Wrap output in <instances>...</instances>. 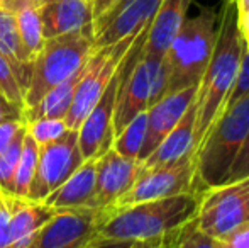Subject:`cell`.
Wrapping results in <instances>:
<instances>
[{
    "label": "cell",
    "instance_id": "obj_1",
    "mask_svg": "<svg viewBox=\"0 0 249 248\" xmlns=\"http://www.w3.org/2000/svg\"><path fill=\"white\" fill-rule=\"evenodd\" d=\"M244 50L246 43L237 26L236 5L227 0L217 26L212 57L195 94V153L219 117L224 100L229 95L239 72Z\"/></svg>",
    "mask_w": 249,
    "mask_h": 248
},
{
    "label": "cell",
    "instance_id": "obj_2",
    "mask_svg": "<svg viewBox=\"0 0 249 248\" xmlns=\"http://www.w3.org/2000/svg\"><path fill=\"white\" fill-rule=\"evenodd\" d=\"M198 194L107 208L97 238L173 243L195 219Z\"/></svg>",
    "mask_w": 249,
    "mask_h": 248
},
{
    "label": "cell",
    "instance_id": "obj_3",
    "mask_svg": "<svg viewBox=\"0 0 249 248\" xmlns=\"http://www.w3.org/2000/svg\"><path fill=\"white\" fill-rule=\"evenodd\" d=\"M149 26L139 34L121 65V85L114 111V136L138 114L148 111L166 94V63L163 58L141 55Z\"/></svg>",
    "mask_w": 249,
    "mask_h": 248
},
{
    "label": "cell",
    "instance_id": "obj_4",
    "mask_svg": "<svg viewBox=\"0 0 249 248\" xmlns=\"http://www.w3.org/2000/svg\"><path fill=\"white\" fill-rule=\"evenodd\" d=\"M217 38V16L212 9H202L195 17H187L171 41L166 63V94L197 87L210 61Z\"/></svg>",
    "mask_w": 249,
    "mask_h": 248
},
{
    "label": "cell",
    "instance_id": "obj_5",
    "mask_svg": "<svg viewBox=\"0 0 249 248\" xmlns=\"http://www.w3.org/2000/svg\"><path fill=\"white\" fill-rule=\"evenodd\" d=\"M93 50V24L44 41L33 63L29 85L24 94V111L36 106L53 87L78 73Z\"/></svg>",
    "mask_w": 249,
    "mask_h": 248
},
{
    "label": "cell",
    "instance_id": "obj_6",
    "mask_svg": "<svg viewBox=\"0 0 249 248\" xmlns=\"http://www.w3.org/2000/svg\"><path fill=\"white\" fill-rule=\"evenodd\" d=\"M249 139V95L231 107L209 129L195 153L200 187L219 186L227 179Z\"/></svg>",
    "mask_w": 249,
    "mask_h": 248
},
{
    "label": "cell",
    "instance_id": "obj_7",
    "mask_svg": "<svg viewBox=\"0 0 249 248\" xmlns=\"http://www.w3.org/2000/svg\"><path fill=\"white\" fill-rule=\"evenodd\" d=\"M142 31L131 34V36L124 38V39L117 41L114 44L95 48L92 51V55H90L89 60L82 68V73H80L78 83H76L75 89V95H73V102L70 106L68 114L65 116V123L68 126V129L78 131L83 119L89 116L93 106L99 102L102 94L105 92L110 80L114 78L117 70L121 68L124 58L127 57V53L134 46L136 39H138Z\"/></svg>",
    "mask_w": 249,
    "mask_h": 248
},
{
    "label": "cell",
    "instance_id": "obj_8",
    "mask_svg": "<svg viewBox=\"0 0 249 248\" xmlns=\"http://www.w3.org/2000/svg\"><path fill=\"white\" fill-rule=\"evenodd\" d=\"M195 226L213 240H222L249 223V175L198 192Z\"/></svg>",
    "mask_w": 249,
    "mask_h": 248
},
{
    "label": "cell",
    "instance_id": "obj_9",
    "mask_svg": "<svg viewBox=\"0 0 249 248\" xmlns=\"http://www.w3.org/2000/svg\"><path fill=\"white\" fill-rule=\"evenodd\" d=\"M198 192H202V187L197 177V162L194 153L171 165L142 169L141 175L132 184V187L122 197H119L112 208H124L139 202Z\"/></svg>",
    "mask_w": 249,
    "mask_h": 248
},
{
    "label": "cell",
    "instance_id": "obj_10",
    "mask_svg": "<svg viewBox=\"0 0 249 248\" xmlns=\"http://www.w3.org/2000/svg\"><path fill=\"white\" fill-rule=\"evenodd\" d=\"M85 162L78 146V133L68 129L59 139L39 146L37 169L31 186L29 199L44 201L51 192L70 179Z\"/></svg>",
    "mask_w": 249,
    "mask_h": 248
},
{
    "label": "cell",
    "instance_id": "obj_11",
    "mask_svg": "<svg viewBox=\"0 0 249 248\" xmlns=\"http://www.w3.org/2000/svg\"><path fill=\"white\" fill-rule=\"evenodd\" d=\"M105 209H61L43 225L27 248H82L97 238Z\"/></svg>",
    "mask_w": 249,
    "mask_h": 248
},
{
    "label": "cell",
    "instance_id": "obj_12",
    "mask_svg": "<svg viewBox=\"0 0 249 248\" xmlns=\"http://www.w3.org/2000/svg\"><path fill=\"white\" fill-rule=\"evenodd\" d=\"M161 0H117L93 20L95 48L108 46L149 26Z\"/></svg>",
    "mask_w": 249,
    "mask_h": 248
},
{
    "label": "cell",
    "instance_id": "obj_13",
    "mask_svg": "<svg viewBox=\"0 0 249 248\" xmlns=\"http://www.w3.org/2000/svg\"><path fill=\"white\" fill-rule=\"evenodd\" d=\"M121 85V68L110 80L99 102L93 106L89 116L78 128V146L83 158H99L114 141V111L117 102V92Z\"/></svg>",
    "mask_w": 249,
    "mask_h": 248
},
{
    "label": "cell",
    "instance_id": "obj_14",
    "mask_svg": "<svg viewBox=\"0 0 249 248\" xmlns=\"http://www.w3.org/2000/svg\"><path fill=\"white\" fill-rule=\"evenodd\" d=\"M142 172V163L119 155L114 148H108L97 162V182L93 192L92 208L107 209L125 194Z\"/></svg>",
    "mask_w": 249,
    "mask_h": 248
},
{
    "label": "cell",
    "instance_id": "obj_15",
    "mask_svg": "<svg viewBox=\"0 0 249 248\" xmlns=\"http://www.w3.org/2000/svg\"><path fill=\"white\" fill-rule=\"evenodd\" d=\"M197 87H188L177 92L164 94L160 100L153 104L146 113H148V131H146V139L142 145L139 162L148 158L151 153L154 152L161 139L177 126L178 121L181 119L190 104L194 102Z\"/></svg>",
    "mask_w": 249,
    "mask_h": 248
},
{
    "label": "cell",
    "instance_id": "obj_16",
    "mask_svg": "<svg viewBox=\"0 0 249 248\" xmlns=\"http://www.w3.org/2000/svg\"><path fill=\"white\" fill-rule=\"evenodd\" d=\"M44 39L93 24L92 0H36Z\"/></svg>",
    "mask_w": 249,
    "mask_h": 248
},
{
    "label": "cell",
    "instance_id": "obj_17",
    "mask_svg": "<svg viewBox=\"0 0 249 248\" xmlns=\"http://www.w3.org/2000/svg\"><path fill=\"white\" fill-rule=\"evenodd\" d=\"M190 2L192 0H161L149 24L141 55L153 58H163L166 55L171 41L187 19Z\"/></svg>",
    "mask_w": 249,
    "mask_h": 248
},
{
    "label": "cell",
    "instance_id": "obj_18",
    "mask_svg": "<svg viewBox=\"0 0 249 248\" xmlns=\"http://www.w3.org/2000/svg\"><path fill=\"white\" fill-rule=\"evenodd\" d=\"M195 153V99L181 116L177 126L161 139L148 158L142 160V169H158L171 165Z\"/></svg>",
    "mask_w": 249,
    "mask_h": 248
},
{
    "label": "cell",
    "instance_id": "obj_19",
    "mask_svg": "<svg viewBox=\"0 0 249 248\" xmlns=\"http://www.w3.org/2000/svg\"><path fill=\"white\" fill-rule=\"evenodd\" d=\"M97 162L99 158H89L70 175L66 182L51 192L44 204L50 208L61 211V209H78V208H92L93 192L97 182Z\"/></svg>",
    "mask_w": 249,
    "mask_h": 248
},
{
    "label": "cell",
    "instance_id": "obj_20",
    "mask_svg": "<svg viewBox=\"0 0 249 248\" xmlns=\"http://www.w3.org/2000/svg\"><path fill=\"white\" fill-rule=\"evenodd\" d=\"M56 212L43 201L12 197L10 214V248H27L36 238V233Z\"/></svg>",
    "mask_w": 249,
    "mask_h": 248
},
{
    "label": "cell",
    "instance_id": "obj_21",
    "mask_svg": "<svg viewBox=\"0 0 249 248\" xmlns=\"http://www.w3.org/2000/svg\"><path fill=\"white\" fill-rule=\"evenodd\" d=\"M0 53L9 60L16 72L17 82H19L22 92L29 85L31 73H33V61L29 60L26 50L22 46V41L17 29L16 17L12 12L0 7Z\"/></svg>",
    "mask_w": 249,
    "mask_h": 248
},
{
    "label": "cell",
    "instance_id": "obj_22",
    "mask_svg": "<svg viewBox=\"0 0 249 248\" xmlns=\"http://www.w3.org/2000/svg\"><path fill=\"white\" fill-rule=\"evenodd\" d=\"M80 73H82V70L73 76H70V78H66L59 85L48 90L43 95V99L34 107L24 111L26 123H31V121L36 119H65V116L70 111V106L73 102V95H75Z\"/></svg>",
    "mask_w": 249,
    "mask_h": 248
},
{
    "label": "cell",
    "instance_id": "obj_23",
    "mask_svg": "<svg viewBox=\"0 0 249 248\" xmlns=\"http://www.w3.org/2000/svg\"><path fill=\"white\" fill-rule=\"evenodd\" d=\"M7 10L12 12L14 17H16L22 46L26 50L29 60L34 63L37 53L41 51L44 41H46L43 34V24H41L39 19L36 0H17Z\"/></svg>",
    "mask_w": 249,
    "mask_h": 248
},
{
    "label": "cell",
    "instance_id": "obj_24",
    "mask_svg": "<svg viewBox=\"0 0 249 248\" xmlns=\"http://www.w3.org/2000/svg\"><path fill=\"white\" fill-rule=\"evenodd\" d=\"M37 155H39V146L33 139V136L26 131L19 163H17L16 175H14L12 182V194L17 195V197L29 199L31 186H33V180L37 169Z\"/></svg>",
    "mask_w": 249,
    "mask_h": 248
},
{
    "label": "cell",
    "instance_id": "obj_25",
    "mask_svg": "<svg viewBox=\"0 0 249 248\" xmlns=\"http://www.w3.org/2000/svg\"><path fill=\"white\" fill-rule=\"evenodd\" d=\"M146 131H148V113H141L131 119L117 134L114 136L112 148L119 155L131 160H139L142 145L146 139Z\"/></svg>",
    "mask_w": 249,
    "mask_h": 248
},
{
    "label": "cell",
    "instance_id": "obj_26",
    "mask_svg": "<svg viewBox=\"0 0 249 248\" xmlns=\"http://www.w3.org/2000/svg\"><path fill=\"white\" fill-rule=\"evenodd\" d=\"M68 131L65 119H36L27 123V133L33 136L37 146L48 145L61 138Z\"/></svg>",
    "mask_w": 249,
    "mask_h": 248
},
{
    "label": "cell",
    "instance_id": "obj_27",
    "mask_svg": "<svg viewBox=\"0 0 249 248\" xmlns=\"http://www.w3.org/2000/svg\"><path fill=\"white\" fill-rule=\"evenodd\" d=\"M248 95H249V46H246V50H244L243 60H241V65H239V72H237V76H236V80H234V85H232V89H231L229 95L224 100L219 117L222 116V114H226L231 107H234L237 102H241V100ZM219 117H217V119H219Z\"/></svg>",
    "mask_w": 249,
    "mask_h": 248
},
{
    "label": "cell",
    "instance_id": "obj_28",
    "mask_svg": "<svg viewBox=\"0 0 249 248\" xmlns=\"http://www.w3.org/2000/svg\"><path fill=\"white\" fill-rule=\"evenodd\" d=\"M24 136H26V133L22 136H19L5 152L0 153V187L3 191L10 192V194H12V182H14V175H16L17 163H19Z\"/></svg>",
    "mask_w": 249,
    "mask_h": 248
},
{
    "label": "cell",
    "instance_id": "obj_29",
    "mask_svg": "<svg viewBox=\"0 0 249 248\" xmlns=\"http://www.w3.org/2000/svg\"><path fill=\"white\" fill-rule=\"evenodd\" d=\"M0 94L9 102L19 106L24 111V92L17 82L16 72L5 57L0 53Z\"/></svg>",
    "mask_w": 249,
    "mask_h": 248
},
{
    "label": "cell",
    "instance_id": "obj_30",
    "mask_svg": "<svg viewBox=\"0 0 249 248\" xmlns=\"http://www.w3.org/2000/svg\"><path fill=\"white\" fill-rule=\"evenodd\" d=\"M173 248H219L217 242L202 233L192 221L173 242Z\"/></svg>",
    "mask_w": 249,
    "mask_h": 248
},
{
    "label": "cell",
    "instance_id": "obj_31",
    "mask_svg": "<svg viewBox=\"0 0 249 248\" xmlns=\"http://www.w3.org/2000/svg\"><path fill=\"white\" fill-rule=\"evenodd\" d=\"M14 194L0 187V248H10V214Z\"/></svg>",
    "mask_w": 249,
    "mask_h": 248
},
{
    "label": "cell",
    "instance_id": "obj_32",
    "mask_svg": "<svg viewBox=\"0 0 249 248\" xmlns=\"http://www.w3.org/2000/svg\"><path fill=\"white\" fill-rule=\"evenodd\" d=\"M27 131L26 119H14L5 121L0 124V153H3L19 136Z\"/></svg>",
    "mask_w": 249,
    "mask_h": 248
},
{
    "label": "cell",
    "instance_id": "obj_33",
    "mask_svg": "<svg viewBox=\"0 0 249 248\" xmlns=\"http://www.w3.org/2000/svg\"><path fill=\"white\" fill-rule=\"evenodd\" d=\"M219 248H249V223L234 229L222 240H215Z\"/></svg>",
    "mask_w": 249,
    "mask_h": 248
},
{
    "label": "cell",
    "instance_id": "obj_34",
    "mask_svg": "<svg viewBox=\"0 0 249 248\" xmlns=\"http://www.w3.org/2000/svg\"><path fill=\"white\" fill-rule=\"evenodd\" d=\"M246 175H249V139L246 141V145H244V148L241 150L236 163L232 165L229 175H227V179L224 180V182L237 180V179H241V177H246Z\"/></svg>",
    "mask_w": 249,
    "mask_h": 248
},
{
    "label": "cell",
    "instance_id": "obj_35",
    "mask_svg": "<svg viewBox=\"0 0 249 248\" xmlns=\"http://www.w3.org/2000/svg\"><path fill=\"white\" fill-rule=\"evenodd\" d=\"M14 119H24V111L19 106L9 102L5 97L0 94V124L5 121H14Z\"/></svg>",
    "mask_w": 249,
    "mask_h": 248
},
{
    "label": "cell",
    "instance_id": "obj_36",
    "mask_svg": "<svg viewBox=\"0 0 249 248\" xmlns=\"http://www.w3.org/2000/svg\"><path fill=\"white\" fill-rule=\"evenodd\" d=\"M138 242L127 240H108V238H93L82 248H134Z\"/></svg>",
    "mask_w": 249,
    "mask_h": 248
},
{
    "label": "cell",
    "instance_id": "obj_37",
    "mask_svg": "<svg viewBox=\"0 0 249 248\" xmlns=\"http://www.w3.org/2000/svg\"><path fill=\"white\" fill-rule=\"evenodd\" d=\"M237 26H239V31L243 34L244 43H246V46H249V14L237 20Z\"/></svg>",
    "mask_w": 249,
    "mask_h": 248
},
{
    "label": "cell",
    "instance_id": "obj_38",
    "mask_svg": "<svg viewBox=\"0 0 249 248\" xmlns=\"http://www.w3.org/2000/svg\"><path fill=\"white\" fill-rule=\"evenodd\" d=\"M236 12H237V20L243 19L244 16L249 14V0H237L236 2Z\"/></svg>",
    "mask_w": 249,
    "mask_h": 248
},
{
    "label": "cell",
    "instance_id": "obj_39",
    "mask_svg": "<svg viewBox=\"0 0 249 248\" xmlns=\"http://www.w3.org/2000/svg\"><path fill=\"white\" fill-rule=\"evenodd\" d=\"M14 2H17V0H0V7H3V9H9Z\"/></svg>",
    "mask_w": 249,
    "mask_h": 248
},
{
    "label": "cell",
    "instance_id": "obj_40",
    "mask_svg": "<svg viewBox=\"0 0 249 248\" xmlns=\"http://www.w3.org/2000/svg\"><path fill=\"white\" fill-rule=\"evenodd\" d=\"M154 248H173V243H161V245H156Z\"/></svg>",
    "mask_w": 249,
    "mask_h": 248
},
{
    "label": "cell",
    "instance_id": "obj_41",
    "mask_svg": "<svg viewBox=\"0 0 249 248\" xmlns=\"http://www.w3.org/2000/svg\"><path fill=\"white\" fill-rule=\"evenodd\" d=\"M229 2H232V3H234V5H236V2H237V0H229Z\"/></svg>",
    "mask_w": 249,
    "mask_h": 248
},
{
    "label": "cell",
    "instance_id": "obj_42",
    "mask_svg": "<svg viewBox=\"0 0 249 248\" xmlns=\"http://www.w3.org/2000/svg\"><path fill=\"white\" fill-rule=\"evenodd\" d=\"M92 2H95V0H92Z\"/></svg>",
    "mask_w": 249,
    "mask_h": 248
},
{
    "label": "cell",
    "instance_id": "obj_43",
    "mask_svg": "<svg viewBox=\"0 0 249 248\" xmlns=\"http://www.w3.org/2000/svg\"><path fill=\"white\" fill-rule=\"evenodd\" d=\"M136 245H138V243H136ZM134 248H136V247H134Z\"/></svg>",
    "mask_w": 249,
    "mask_h": 248
}]
</instances>
